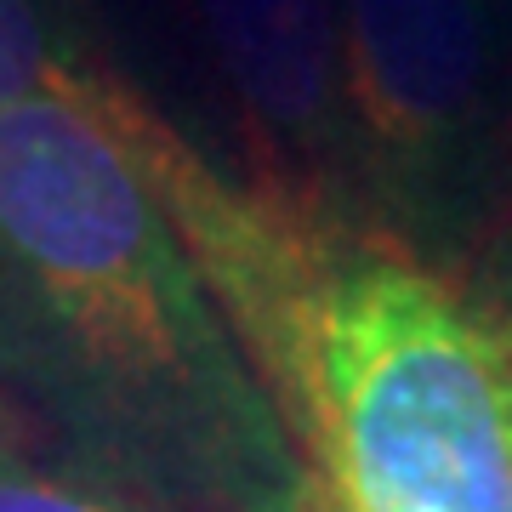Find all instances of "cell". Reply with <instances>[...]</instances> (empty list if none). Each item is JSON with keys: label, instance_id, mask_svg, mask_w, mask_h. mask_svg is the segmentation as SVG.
I'll use <instances>...</instances> for the list:
<instances>
[{"label": "cell", "instance_id": "6da1fadb", "mask_svg": "<svg viewBox=\"0 0 512 512\" xmlns=\"http://www.w3.org/2000/svg\"><path fill=\"white\" fill-rule=\"evenodd\" d=\"M251 336L342 512H512V348L393 234H319Z\"/></svg>", "mask_w": 512, "mask_h": 512}, {"label": "cell", "instance_id": "7a4b0ae2", "mask_svg": "<svg viewBox=\"0 0 512 512\" xmlns=\"http://www.w3.org/2000/svg\"><path fill=\"white\" fill-rule=\"evenodd\" d=\"M120 80L0 103V245L80 348L137 387L194 382V268L120 126Z\"/></svg>", "mask_w": 512, "mask_h": 512}, {"label": "cell", "instance_id": "3957f363", "mask_svg": "<svg viewBox=\"0 0 512 512\" xmlns=\"http://www.w3.org/2000/svg\"><path fill=\"white\" fill-rule=\"evenodd\" d=\"M342 97L359 183L404 217L484 200L512 143L501 0H342Z\"/></svg>", "mask_w": 512, "mask_h": 512}, {"label": "cell", "instance_id": "277c9868", "mask_svg": "<svg viewBox=\"0 0 512 512\" xmlns=\"http://www.w3.org/2000/svg\"><path fill=\"white\" fill-rule=\"evenodd\" d=\"M205 46L239 109L251 194L308 228H359L348 97H342V0H194Z\"/></svg>", "mask_w": 512, "mask_h": 512}, {"label": "cell", "instance_id": "5b68a950", "mask_svg": "<svg viewBox=\"0 0 512 512\" xmlns=\"http://www.w3.org/2000/svg\"><path fill=\"white\" fill-rule=\"evenodd\" d=\"M103 69L86 63L80 40L46 0H0V103L23 97H86Z\"/></svg>", "mask_w": 512, "mask_h": 512}, {"label": "cell", "instance_id": "8992f818", "mask_svg": "<svg viewBox=\"0 0 512 512\" xmlns=\"http://www.w3.org/2000/svg\"><path fill=\"white\" fill-rule=\"evenodd\" d=\"M473 313L512 348V143L495 165L490 188L473 211V245H467V274L450 279Z\"/></svg>", "mask_w": 512, "mask_h": 512}, {"label": "cell", "instance_id": "52a82bcc", "mask_svg": "<svg viewBox=\"0 0 512 512\" xmlns=\"http://www.w3.org/2000/svg\"><path fill=\"white\" fill-rule=\"evenodd\" d=\"M0 512H120L86 490H69L57 478H35L18 467H0Z\"/></svg>", "mask_w": 512, "mask_h": 512}]
</instances>
